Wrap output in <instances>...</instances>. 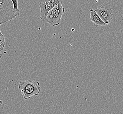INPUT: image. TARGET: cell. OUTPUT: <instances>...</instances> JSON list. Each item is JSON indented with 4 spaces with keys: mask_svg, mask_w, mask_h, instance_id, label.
Returning <instances> with one entry per match:
<instances>
[{
    "mask_svg": "<svg viewBox=\"0 0 123 114\" xmlns=\"http://www.w3.org/2000/svg\"><path fill=\"white\" fill-rule=\"evenodd\" d=\"M18 88L25 100L33 96H37L40 93L41 88L38 81L27 79L20 81Z\"/></svg>",
    "mask_w": 123,
    "mask_h": 114,
    "instance_id": "obj_1",
    "label": "cell"
},
{
    "mask_svg": "<svg viewBox=\"0 0 123 114\" xmlns=\"http://www.w3.org/2000/svg\"><path fill=\"white\" fill-rule=\"evenodd\" d=\"M12 1V4L13 5V10L14 12L20 14L19 9L18 7V0H11Z\"/></svg>",
    "mask_w": 123,
    "mask_h": 114,
    "instance_id": "obj_7",
    "label": "cell"
},
{
    "mask_svg": "<svg viewBox=\"0 0 123 114\" xmlns=\"http://www.w3.org/2000/svg\"><path fill=\"white\" fill-rule=\"evenodd\" d=\"M95 11L102 21L107 25L109 24L113 19V10L106 6H101L97 7Z\"/></svg>",
    "mask_w": 123,
    "mask_h": 114,
    "instance_id": "obj_5",
    "label": "cell"
},
{
    "mask_svg": "<svg viewBox=\"0 0 123 114\" xmlns=\"http://www.w3.org/2000/svg\"><path fill=\"white\" fill-rule=\"evenodd\" d=\"M90 20L92 21L96 27L100 26H107L104 22L102 21L99 15L97 14V12L95 10L91 9L90 11Z\"/></svg>",
    "mask_w": 123,
    "mask_h": 114,
    "instance_id": "obj_6",
    "label": "cell"
},
{
    "mask_svg": "<svg viewBox=\"0 0 123 114\" xmlns=\"http://www.w3.org/2000/svg\"><path fill=\"white\" fill-rule=\"evenodd\" d=\"M64 12L65 8L62 7V3L55 5L48 12L45 22L49 23L53 26H59Z\"/></svg>",
    "mask_w": 123,
    "mask_h": 114,
    "instance_id": "obj_3",
    "label": "cell"
},
{
    "mask_svg": "<svg viewBox=\"0 0 123 114\" xmlns=\"http://www.w3.org/2000/svg\"><path fill=\"white\" fill-rule=\"evenodd\" d=\"M2 54H1V52H0V60L1 59V58H2Z\"/></svg>",
    "mask_w": 123,
    "mask_h": 114,
    "instance_id": "obj_10",
    "label": "cell"
},
{
    "mask_svg": "<svg viewBox=\"0 0 123 114\" xmlns=\"http://www.w3.org/2000/svg\"><path fill=\"white\" fill-rule=\"evenodd\" d=\"M5 39L0 40V52L4 50L5 48Z\"/></svg>",
    "mask_w": 123,
    "mask_h": 114,
    "instance_id": "obj_8",
    "label": "cell"
},
{
    "mask_svg": "<svg viewBox=\"0 0 123 114\" xmlns=\"http://www.w3.org/2000/svg\"><path fill=\"white\" fill-rule=\"evenodd\" d=\"M4 39H5L4 36L3 35L2 33H1V31L0 30V40H1Z\"/></svg>",
    "mask_w": 123,
    "mask_h": 114,
    "instance_id": "obj_9",
    "label": "cell"
},
{
    "mask_svg": "<svg viewBox=\"0 0 123 114\" xmlns=\"http://www.w3.org/2000/svg\"><path fill=\"white\" fill-rule=\"evenodd\" d=\"M1 23H0V25H1Z\"/></svg>",
    "mask_w": 123,
    "mask_h": 114,
    "instance_id": "obj_11",
    "label": "cell"
},
{
    "mask_svg": "<svg viewBox=\"0 0 123 114\" xmlns=\"http://www.w3.org/2000/svg\"><path fill=\"white\" fill-rule=\"evenodd\" d=\"M20 14L15 12L11 0H0V23L4 24L12 21Z\"/></svg>",
    "mask_w": 123,
    "mask_h": 114,
    "instance_id": "obj_2",
    "label": "cell"
},
{
    "mask_svg": "<svg viewBox=\"0 0 123 114\" xmlns=\"http://www.w3.org/2000/svg\"><path fill=\"white\" fill-rule=\"evenodd\" d=\"M62 3V0H40L39 7L40 9V19L45 22L48 12L56 5Z\"/></svg>",
    "mask_w": 123,
    "mask_h": 114,
    "instance_id": "obj_4",
    "label": "cell"
}]
</instances>
